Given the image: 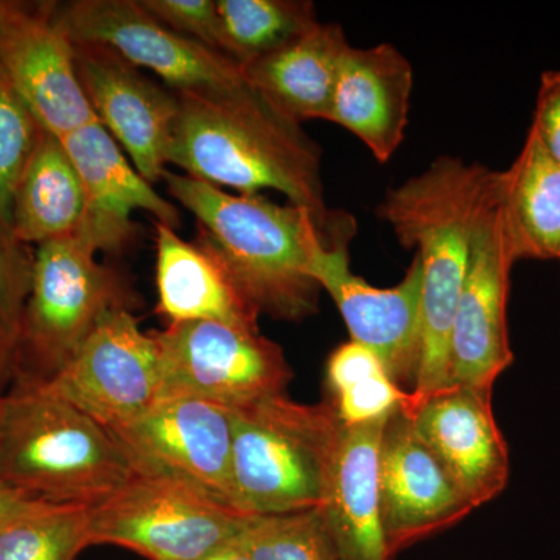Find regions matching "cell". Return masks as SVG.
Instances as JSON below:
<instances>
[{"label": "cell", "mask_w": 560, "mask_h": 560, "mask_svg": "<svg viewBox=\"0 0 560 560\" xmlns=\"http://www.w3.org/2000/svg\"><path fill=\"white\" fill-rule=\"evenodd\" d=\"M497 179L499 172L485 165L441 156L390 189L378 208L400 245L416 249L422 267V352L415 388L400 408L405 415L448 388L453 319L478 219Z\"/></svg>", "instance_id": "6da1fadb"}, {"label": "cell", "mask_w": 560, "mask_h": 560, "mask_svg": "<svg viewBox=\"0 0 560 560\" xmlns=\"http://www.w3.org/2000/svg\"><path fill=\"white\" fill-rule=\"evenodd\" d=\"M176 95L179 114L168 164L241 195L279 191L290 205L307 210L329 237L340 213L327 209L320 149L301 124L249 83L217 97Z\"/></svg>", "instance_id": "7a4b0ae2"}, {"label": "cell", "mask_w": 560, "mask_h": 560, "mask_svg": "<svg viewBox=\"0 0 560 560\" xmlns=\"http://www.w3.org/2000/svg\"><path fill=\"white\" fill-rule=\"evenodd\" d=\"M168 197L198 224L195 245L220 265L257 316L298 320L318 312L319 283L312 276V249L327 238L307 210L280 206L261 195H231L165 171Z\"/></svg>", "instance_id": "3957f363"}, {"label": "cell", "mask_w": 560, "mask_h": 560, "mask_svg": "<svg viewBox=\"0 0 560 560\" xmlns=\"http://www.w3.org/2000/svg\"><path fill=\"white\" fill-rule=\"evenodd\" d=\"M135 475L113 431L68 401L13 383L0 397V482L57 504L94 506Z\"/></svg>", "instance_id": "277c9868"}, {"label": "cell", "mask_w": 560, "mask_h": 560, "mask_svg": "<svg viewBox=\"0 0 560 560\" xmlns=\"http://www.w3.org/2000/svg\"><path fill=\"white\" fill-rule=\"evenodd\" d=\"M232 486L243 515L289 514L323 504L342 423L330 401L287 394L231 410Z\"/></svg>", "instance_id": "5b68a950"}, {"label": "cell", "mask_w": 560, "mask_h": 560, "mask_svg": "<svg viewBox=\"0 0 560 560\" xmlns=\"http://www.w3.org/2000/svg\"><path fill=\"white\" fill-rule=\"evenodd\" d=\"M84 232L36 246L14 349V382L43 385L73 359L103 316L135 307L127 280L98 264Z\"/></svg>", "instance_id": "8992f818"}, {"label": "cell", "mask_w": 560, "mask_h": 560, "mask_svg": "<svg viewBox=\"0 0 560 560\" xmlns=\"http://www.w3.org/2000/svg\"><path fill=\"white\" fill-rule=\"evenodd\" d=\"M246 518L186 482L135 471L117 492L90 506V544L127 548L149 560H200L237 539Z\"/></svg>", "instance_id": "52a82bcc"}, {"label": "cell", "mask_w": 560, "mask_h": 560, "mask_svg": "<svg viewBox=\"0 0 560 560\" xmlns=\"http://www.w3.org/2000/svg\"><path fill=\"white\" fill-rule=\"evenodd\" d=\"M161 399H197L237 410L285 394L293 371L282 348L259 329L219 320L168 324L154 331Z\"/></svg>", "instance_id": "ba28073f"}, {"label": "cell", "mask_w": 560, "mask_h": 560, "mask_svg": "<svg viewBox=\"0 0 560 560\" xmlns=\"http://www.w3.org/2000/svg\"><path fill=\"white\" fill-rule=\"evenodd\" d=\"M54 18L72 43L109 47L176 94L217 97L248 84L237 61L165 27L139 0L54 3Z\"/></svg>", "instance_id": "9c48e42d"}, {"label": "cell", "mask_w": 560, "mask_h": 560, "mask_svg": "<svg viewBox=\"0 0 560 560\" xmlns=\"http://www.w3.org/2000/svg\"><path fill=\"white\" fill-rule=\"evenodd\" d=\"M355 226L350 217L329 238L319 237L312 249V276L340 311L350 340L371 349L394 383L415 388L422 352V267L418 256L407 275L389 289L371 285L350 270L349 242Z\"/></svg>", "instance_id": "30bf717a"}, {"label": "cell", "mask_w": 560, "mask_h": 560, "mask_svg": "<svg viewBox=\"0 0 560 560\" xmlns=\"http://www.w3.org/2000/svg\"><path fill=\"white\" fill-rule=\"evenodd\" d=\"M515 254L501 197V172L471 241L469 267L453 319L448 388L492 394L514 361L508 331V298Z\"/></svg>", "instance_id": "8fae6325"}, {"label": "cell", "mask_w": 560, "mask_h": 560, "mask_svg": "<svg viewBox=\"0 0 560 560\" xmlns=\"http://www.w3.org/2000/svg\"><path fill=\"white\" fill-rule=\"evenodd\" d=\"M160 349L130 308L103 316L57 375L32 385L86 412L113 431L138 419L160 397Z\"/></svg>", "instance_id": "7c38bea8"}, {"label": "cell", "mask_w": 560, "mask_h": 560, "mask_svg": "<svg viewBox=\"0 0 560 560\" xmlns=\"http://www.w3.org/2000/svg\"><path fill=\"white\" fill-rule=\"evenodd\" d=\"M113 433L135 471L186 482L241 512L232 486L231 410L197 399H161Z\"/></svg>", "instance_id": "4fadbf2b"}, {"label": "cell", "mask_w": 560, "mask_h": 560, "mask_svg": "<svg viewBox=\"0 0 560 560\" xmlns=\"http://www.w3.org/2000/svg\"><path fill=\"white\" fill-rule=\"evenodd\" d=\"M81 88L97 120L150 184L160 183L168 160L179 101L130 61L101 44H75Z\"/></svg>", "instance_id": "5bb4252c"}, {"label": "cell", "mask_w": 560, "mask_h": 560, "mask_svg": "<svg viewBox=\"0 0 560 560\" xmlns=\"http://www.w3.org/2000/svg\"><path fill=\"white\" fill-rule=\"evenodd\" d=\"M378 499L388 560L474 511L400 408L389 416L382 434Z\"/></svg>", "instance_id": "9a60e30c"}, {"label": "cell", "mask_w": 560, "mask_h": 560, "mask_svg": "<svg viewBox=\"0 0 560 560\" xmlns=\"http://www.w3.org/2000/svg\"><path fill=\"white\" fill-rule=\"evenodd\" d=\"M0 66L44 130L57 138L95 124L81 88L75 49L54 2H13L0 25Z\"/></svg>", "instance_id": "2e32d148"}, {"label": "cell", "mask_w": 560, "mask_h": 560, "mask_svg": "<svg viewBox=\"0 0 560 560\" xmlns=\"http://www.w3.org/2000/svg\"><path fill=\"white\" fill-rule=\"evenodd\" d=\"M407 416L474 510L503 492L510 448L493 416L492 394L451 386Z\"/></svg>", "instance_id": "e0dca14e"}, {"label": "cell", "mask_w": 560, "mask_h": 560, "mask_svg": "<svg viewBox=\"0 0 560 560\" xmlns=\"http://www.w3.org/2000/svg\"><path fill=\"white\" fill-rule=\"evenodd\" d=\"M61 142L86 194V219L79 232L90 235L98 250L116 253L135 241V210H143L158 223L179 230L180 213L175 202L161 197L139 175L101 121L70 132Z\"/></svg>", "instance_id": "ac0fdd59"}, {"label": "cell", "mask_w": 560, "mask_h": 560, "mask_svg": "<svg viewBox=\"0 0 560 560\" xmlns=\"http://www.w3.org/2000/svg\"><path fill=\"white\" fill-rule=\"evenodd\" d=\"M412 84L411 62L393 44L370 49L349 46L327 121L355 135L375 160L386 164L404 142Z\"/></svg>", "instance_id": "d6986e66"}, {"label": "cell", "mask_w": 560, "mask_h": 560, "mask_svg": "<svg viewBox=\"0 0 560 560\" xmlns=\"http://www.w3.org/2000/svg\"><path fill=\"white\" fill-rule=\"evenodd\" d=\"M386 422L342 425L319 506L341 560H388L378 499V456Z\"/></svg>", "instance_id": "ffe728a7"}, {"label": "cell", "mask_w": 560, "mask_h": 560, "mask_svg": "<svg viewBox=\"0 0 560 560\" xmlns=\"http://www.w3.org/2000/svg\"><path fill=\"white\" fill-rule=\"evenodd\" d=\"M349 46L340 25L318 22L282 49L242 68L250 86L290 119L327 120Z\"/></svg>", "instance_id": "44dd1931"}, {"label": "cell", "mask_w": 560, "mask_h": 560, "mask_svg": "<svg viewBox=\"0 0 560 560\" xmlns=\"http://www.w3.org/2000/svg\"><path fill=\"white\" fill-rule=\"evenodd\" d=\"M156 290L160 315L168 324L219 320L259 329L256 315L212 257L175 230L154 221Z\"/></svg>", "instance_id": "7402d4cb"}, {"label": "cell", "mask_w": 560, "mask_h": 560, "mask_svg": "<svg viewBox=\"0 0 560 560\" xmlns=\"http://www.w3.org/2000/svg\"><path fill=\"white\" fill-rule=\"evenodd\" d=\"M86 194L61 139L40 131L13 201V237L22 246L77 234L86 219Z\"/></svg>", "instance_id": "603a6c76"}, {"label": "cell", "mask_w": 560, "mask_h": 560, "mask_svg": "<svg viewBox=\"0 0 560 560\" xmlns=\"http://www.w3.org/2000/svg\"><path fill=\"white\" fill-rule=\"evenodd\" d=\"M501 197L515 259H560V162L528 131L521 153L501 172Z\"/></svg>", "instance_id": "cb8c5ba5"}, {"label": "cell", "mask_w": 560, "mask_h": 560, "mask_svg": "<svg viewBox=\"0 0 560 560\" xmlns=\"http://www.w3.org/2000/svg\"><path fill=\"white\" fill-rule=\"evenodd\" d=\"M221 54L241 66L275 54L318 24L307 0H219Z\"/></svg>", "instance_id": "d4e9b609"}, {"label": "cell", "mask_w": 560, "mask_h": 560, "mask_svg": "<svg viewBox=\"0 0 560 560\" xmlns=\"http://www.w3.org/2000/svg\"><path fill=\"white\" fill-rule=\"evenodd\" d=\"M90 544V506L47 504L0 526V560H77Z\"/></svg>", "instance_id": "484cf974"}, {"label": "cell", "mask_w": 560, "mask_h": 560, "mask_svg": "<svg viewBox=\"0 0 560 560\" xmlns=\"http://www.w3.org/2000/svg\"><path fill=\"white\" fill-rule=\"evenodd\" d=\"M237 541L253 560H341L319 508L250 515Z\"/></svg>", "instance_id": "4316f807"}, {"label": "cell", "mask_w": 560, "mask_h": 560, "mask_svg": "<svg viewBox=\"0 0 560 560\" xmlns=\"http://www.w3.org/2000/svg\"><path fill=\"white\" fill-rule=\"evenodd\" d=\"M40 131L39 121L0 66V232L13 242L14 191L38 145Z\"/></svg>", "instance_id": "83f0119b"}, {"label": "cell", "mask_w": 560, "mask_h": 560, "mask_svg": "<svg viewBox=\"0 0 560 560\" xmlns=\"http://www.w3.org/2000/svg\"><path fill=\"white\" fill-rule=\"evenodd\" d=\"M407 400V390L394 383L386 372H378L334 394L330 404L342 425L350 427L388 419L394 411L404 408Z\"/></svg>", "instance_id": "f1b7e54d"}, {"label": "cell", "mask_w": 560, "mask_h": 560, "mask_svg": "<svg viewBox=\"0 0 560 560\" xmlns=\"http://www.w3.org/2000/svg\"><path fill=\"white\" fill-rule=\"evenodd\" d=\"M33 254L0 232V324L16 341L31 291Z\"/></svg>", "instance_id": "f546056e"}, {"label": "cell", "mask_w": 560, "mask_h": 560, "mask_svg": "<svg viewBox=\"0 0 560 560\" xmlns=\"http://www.w3.org/2000/svg\"><path fill=\"white\" fill-rule=\"evenodd\" d=\"M165 27L221 51L219 10L213 0H139Z\"/></svg>", "instance_id": "4dcf8cb0"}, {"label": "cell", "mask_w": 560, "mask_h": 560, "mask_svg": "<svg viewBox=\"0 0 560 560\" xmlns=\"http://www.w3.org/2000/svg\"><path fill=\"white\" fill-rule=\"evenodd\" d=\"M386 372L381 359L355 341H348L338 346L330 353L326 364V383L330 396L340 393L346 386L370 377V375ZM388 374V372H386Z\"/></svg>", "instance_id": "1f68e13d"}, {"label": "cell", "mask_w": 560, "mask_h": 560, "mask_svg": "<svg viewBox=\"0 0 560 560\" xmlns=\"http://www.w3.org/2000/svg\"><path fill=\"white\" fill-rule=\"evenodd\" d=\"M530 130L560 162V70L541 73Z\"/></svg>", "instance_id": "d6a6232c"}, {"label": "cell", "mask_w": 560, "mask_h": 560, "mask_svg": "<svg viewBox=\"0 0 560 560\" xmlns=\"http://www.w3.org/2000/svg\"><path fill=\"white\" fill-rule=\"evenodd\" d=\"M49 501L33 499L0 482V526L46 508Z\"/></svg>", "instance_id": "836d02e7"}, {"label": "cell", "mask_w": 560, "mask_h": 560, "mask_svg": "<svg viewBox=\"0 0 560 560\" xmlns=\"http://www.w3.org/2000/svg\"><path fill=\"white\" fill-rule=\"evenodd\" d=\"M14 349L16 341L0 324V396L7 393L9 383L14 382Z\"/></svg>", "instance_id": "e575fe53"}, {"label": "cell", "mask_w": 560, "mask_h": 560, "mask_svg": "<svg viewBox=\"0 0 560 560\" xmlns=\"http://www.w3.org/2000/svg\"><path fill=\"white\" fill-rule=\"evenodd\" d=\"M200 560H253V558L243 550L242 545L235 539L209 552L208 556Z\"/></svg>", "instance_id": "d590c367"}, {"label": "cell", "mask_w": 560, "mask_h": 560, "mask_svg": "<svg viewBox=\"0 0 560 560\" xmlns=\"http://www.w3.org/2000/svg\"><path fill=\"white\" fill-rule=\"evenodd\" d=\"M11 5H13V2H10V0H0V25H2L3 20L9 14Z\"/></svg>", "instance_id": "8d00e7d4"}, {"label": "cell", "mask_w": 560, "mask_h": 560, "mask_svg": "<svg viewBox=\"0 0 560 560\" xmlns=\"http://www.w3.org/2000/svg\"><path fill=\"white\" fill-rule=\"evenodd\" d=\"M2 396H3V394H2ZM2 396H0V397H2Z\"/></svg>", "instance_id": "74e56055"}, {"label": "cell", "mask_w": 560, "mask_h": 560, "mask_svg": "<svg viewBox=\"0 0 560 560\" xmlns=\"http://www.w3.org/2000/svg\"><path fill=\"white\" fill-rule=\"evenodd\" d=\"M559 261H560V259H559Z\"/></svg>", "instance_id": "f35d334b"}]
</instances>
